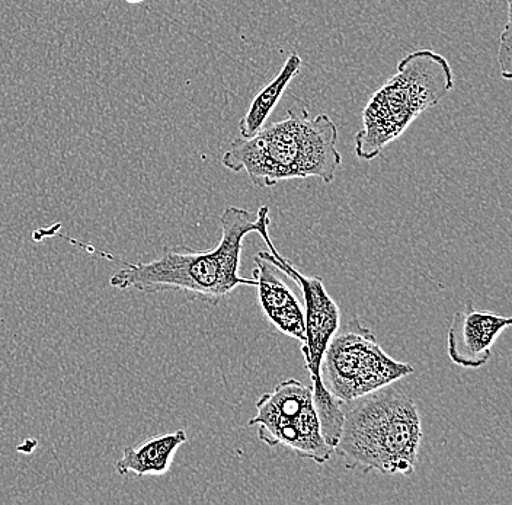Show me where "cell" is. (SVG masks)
I'll return each instance as SVG.
<instances>
[{
	"label": "cell",
	"instance_id": "9",
	"mask_svg": "<svg viewBox=\"0 0 512 505\" xmlns=\"http://www.w3.org/2000/svg\"><path fill=\"white\" fill-rule=\"evenodd\" d=\"M254 262V280L262 312L278 331L303 344L306 328L302 302L284 281L283 271L268 260L264 251L255 255Z\"/></svg>",
	"mask_w": 512,
	"mask_h": 505
},
{
	"label": "cell",
	"instance_id": "4",
	"mask_svg": "<svg viewBox=\"0 0 512 505\" xmlns=\"http://www.w3.org/2000/svg\"><path fill=\"white\" fill-rule=\"evenodd\" d=\"M454 73L443 54L416 50L406 54L398 72L371 95L363 111V127L355 134V155L373 161L398 140L425 111L453 91Z\"/></svg>",
	"mask_w": 512,
	"mask_h": 505
},
{
	"label": "cell",
	"instance_id": "3",
	"mask_svg": "<svg viewBox=\"0 0 512 505\" xmlns=\"http://www.w3.org/2000/svg\"><path fill=\"white\" fill-rule=\"evenodd\" d=\"M342 408L344 423L334 452L345 468L382 475L415 472L422 424L414 399L387 385Z\"/></svg>",
	"mask_w": 512,
	"mask_h": 505
},
{
	"label": "cell",
	"instance_id": "6",
	"mask_svg": "<svg viewBox=\"0 0 512 505\" xmlns=\"http://www.w3.org/2000/svg\"><path fill=\"white\" fill-rule=\"evenodd\" d=\"M414 373L411 364L384 353L373 331L357 318L339 325L320 364L323 386L342 404Z\"/></svg>",
	"mask_w": 512,
	"mask_h": 505
},
{
	"label": "cell",
	"instance_id": "1",
	"mask_svg": "<svg viewBox=\"0 0 512 505\" xmlns=\"http://www.w3.org/2000/svg\"><path fill=\"white\" fill-rule=\"evenodd\" d=\"M270 219V207L261 206L252 219L248 210L230 206L220 217L222 239L210 251H192L188 248H168L160 257L147 262L118 260L105 251H95L92 246L60 235L72 244L82 246L105 258L121 264L110 277L114 289L127 292L156 294L182 292L192 299L217 305L224 297L240 286L256 287L254 278L240 276V257L243 241L249 233H258Z\"/></svg>",
	"mask_w": 512,
	"mask_h": 505
},
{
	"label": "cell",
	"instance_id": "2",
	"mask_svg": "<svg viewBox=\"0 0 512 505\" xmlns=\"http://www.w3.org/2000/svg\"><path fill=\"white\" fill-rule=\"evenodd\" d=\"M336 145L338 127L328 114L310 118L306 110H288L284 120L262 127L254 137L233 140L222 163L236 174L245 171L258 188L310 177L332 184L342 165Z\"/></svg>",
	"mask_w": 512,
	"mask_h": 505
},
{
	"label": "cell",
	"instance_id": "10",
	"mask_svg": "<svg viewBox=\"0 0 512 505\" xmlns=\"http://www.w3.org/2000/svg\"><path fill=\"white\" fill-rule=\"evenodd\" d=\"M188 441L184 430L158 434L137 446H128L115 463L121 476H162L169 472L179 447Z\"/></svg>",
	"mask_w": 512,
	"mask_h": 505
},
{
	"label": "cell",
	"instance_id": "5",
	"mask_svg": "<svg viewBox=\"0 0 512 505\" xmlns=\"http://www.w3.org/2000/svg\"><path fill=\"white\" fill-rule=\"evenodd\" d=\"M258 235L268 246V251H264L268 260L274 262L284 276L291 278L303 293L306 328V341L302 344L304 366L312 380L313 404L318 412L323 439L334 449L344 423V404L326 391L320 379V364L329 341L341 325V313L335 300L326 292L322 277L300 273L287 258L280 255L270 238V223L262 226Z\"/></svg>",
	"mask_w": 512,
	"mask_h": 505
},
{
	"label": "cell",
	"instance_id": "11",
	"mask_svg": "<svg viewBox=\"0 0 512 505\" xmlns=\"http://www.w3.org/2000/svg\"><path fill=\"white\" fill-rule=\"evenodd\" d=\"M303 60L297 53H291L284 63L283 69L277 76L252 101L248 113L243 115L239 123L240 137H254L267 123L272 111L277 107L287 86L299 75L302 70Z\"/></svg>",
	"mask_w": 512,
	"mask_h": 505
},
{
	"label": "cell",
	"instance_id": "12",
	"mask_svg": "<svg viewBox=\"0 0 512 505\" xmlns=\"http://www.w3.org/2000/svg\"><path fill=\"white\" fill-rule=\"evenodd\" d=\"M124 2H127L128 5H142L146 0H124Z\"/></svg>",
	"mask_w": 512,
	"mask_h": 505
},
{
	"label": "cell",
	"instance_id": "8",
	"mask_svg": "<svg viewBox=\"0 0 512 505\" xmlns=\"http://www.w3.org/2000/svg\"><path fill=\"white\" fill-rule=\"evenodd\" d=\"M510 316L496 315L473 308L469 302L457 312L447 335V353L450 360L464 369H479L492 356V348L499 335L510 328Z\"/></svg>",
	"mask_w": 512,
	"mask_h": 505
},
{
	"label": "cell",
	"instance_id": "7",
	"mask_svg": "<svg viewBox=\"0 0 512 505\" xmlns=\"http://www.w3.org/2000/svg\"><path fill=\"white\" fill-rule=\"evenodd\" d=\"M255 409L248 425H258V439L268 447L286 446L318 465L331 459L334 449L323 439L312 386L283 380L274 391L259 396Z\"/></svg>",
	"mask_w": 512,
	"mask_h": 505
}]
</instances>
